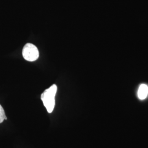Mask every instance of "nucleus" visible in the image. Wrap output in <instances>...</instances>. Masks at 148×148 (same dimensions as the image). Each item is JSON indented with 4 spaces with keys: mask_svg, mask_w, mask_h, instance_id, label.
<instances>
[{
    "mask_svg": "<svg viewBox=\"0 0 148 148\" xmlns=\"http://www.w3.org/2000/svg\"><path fill=\"white\" fill-rule=\"evenodd\" d=\"M148 95V86L145 84H142L139 86L138 91V98L143 100L145 99Z\"/></svg>",
    "mask_w": 148,
    "mask_h": 148,
    "instance_id": "7ed1b4c3",
    "label": "nucleus"
},
{
    "mask_svg": "<svg viewBox=\"0 0 148 148\" xmlns=\"http://www.w3.org/2000/svg\"><path fill=\"white\" fill-rule=\"evenodd\" d=\"M57 90V85L54 84L45 90L41 95V99L48 113L53 111L55 106V96Z\"/></svg>",
    "mask_w": 148,
    "mask_h": 148,
    "instance_id": "f257e3e1",
    "label": "nucleus"
},
{
    "mask_svg": "<svg viewBox=\"0 0 148 148\" xmlns=\"http://www.w3.org/2000/svg\"><path fill=\"white\" fill-rule=\"evenodd\" d=\"M7 118L5 116V112L2 108V106L0 104V123L3 122L4 120H7Z\"/></svg>",
    "mask_w": 148,
    "mask_h": 148,
    "instance_id": "20e7f679",
    "label": "nucleus"
},
{
    "mask_svg": "<svg viewBox=\"0 0 148 148\" xmlns=\"http://www.w3.org/2000/svg\"><path fill=\"white\" fill-rule=\"evenodd\" d=\"M22 54L24 59L29 62L35 61L39 57V52L36 46L30 43H27L24 46Z\"/></svg>",
    "mask_w": 148,
    "mask_h": 148,
    "instance_id": "f03ea898",
    "label": "nucleus"
}]
</instances>
